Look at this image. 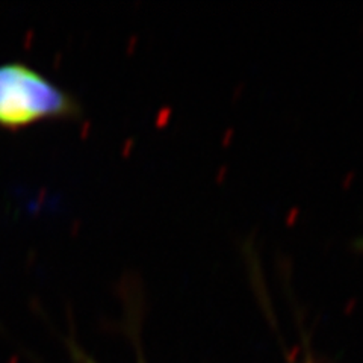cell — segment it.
Wrapping results in <instances>:
<instances>
[{"instance_id": "obj_1", "label": "cell", "mask_w": 363, "mask_h": 363, "mask_svg": "<svg viewBox=\"0 0 363 363\" xmlns=\"http://www.w3.org/2000/svg\"><path fill=\"white\" fill-rule=\"evenodd\" d=\"M81 101L35 67L0 62V129L18 132L44 121L81 118Z\"/></svg>"}, {"instance_id": "obj_2", "label": "cell", "mask_w": 363, "mask_h": 363, "mask_svg": "<svg viewBox=\"0 0 363 363\" xmlns=\"http://www.w3.org/2000/svg\"><path fill=\"white\" fill-rule=\"evenodd\" d=\"M304 363H312V362H304Z\"/></svg>"}]
</instances>
